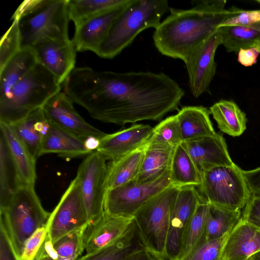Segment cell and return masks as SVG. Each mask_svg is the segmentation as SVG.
I'll return each instance as SVG.
<instances>
[{
    "label": "cell",
    "instance_id": "40",
    "mask_svg": "<svg viewBox=\"0 0 260 260\" xmlns=\"http://www.w3.org/2000/svg\"><path fill=\"white\" fill-rule=\"evenodd\" d=\"M226 25L245 26L260 28V10H244L232 7L228 9L225 19L219 26Z\"/></svg>",
    "mask_w": 260,
    "mask_h": 260
},
{
    "label": "cell",
    "instance_id": "20",
    "mask_svg": "<svg viewBox=\"0 0 260 260\" xmlns=\"http://www.w3.org/2000/svg\"><path fill=\"white\" fill-rule=\"evenodd\" d=\"M260 250V227L240 218L230 232L222 251V260H248Z\"/></svg>",
    "mask_w": 260,
    "mask_h": 260
},
{
    "label": "cell",
    "instance_id": "37",
    "mask_svg": "<svg viewBox=\"0 0 260 260\" xmlns=\"http://www.w3.org/2000/svg\"><path fill=\"white\" fill-rule=\"evenodd\" d=\"M87 226L70 232L52 244L57 257L77 259L84 250V235Z\"/></svg>",
    "mask_w": 260,
    "mask_h": 260
},
{
    "label": "cell",
    "instance_id": "45",
    "mask_svg": "<svg viewBox=\"0 0 260 260\" xmlns=\"http://www.w3.org/2000/svg\"><path fill=\"white\" fill-rule=\"evenodd\" d=\"M259 52L254 47L242 49L238 53V61L244 67H250L255 64Z\"/></svg>",
    "mask_w": 260,
    "mask_h": 260
},
{
    "label": "cell",
    "instance_id": "18",
    "mask_svg": "<svg viewBox=\"0 0 260 260\" xmlns=\"http://www.w3.org/2000/svg\"><path fill=\"white\" fill-rule=\"evenodd\" d=\"M152 131L149 125L135 123L122 130L106 134L100 140L96 151L107 160H117L145 144Z\"/></svg>",
    "mask_w": 260,
    "mask_h": 260
},
{
    "label": "cell",
    "instance_id": "22",
    "mask_svg": "<svg viewBox=\"0 0 260 260\" xmlns=\"http://www.w3.org/2000/svg\"><path fill=\"white\" fill-rule=\"evenodd\" d=\"M209 109L202 106L182 107L175 114L182 142L214 135Z\"/></svg>",
    "mask_w": 260,
    "mask_h": 260
},
{
    "label": "cell",
    "instance_id": "21",
    "mask_svg": "<svg viewBox=\"0 0 260 260\" xmlns=\"http://www.w3.org/2000/svg\"><path fill=\"white\" fill-rule=\"evenodd\" d=\"M92 152L87 148L85 140L49 120L41 141L40 156L54 153L65 158L71 159L87 155Z\"/></svg>",
    "mask_w": 260,
    "mask_h": 260
},
{
    "label": "cell",
    "instance_id": "7",
    "mask_svg": "<svg viewBox=\"0 0 260 260\" xmlns=\"http://www.w3.org/2000/svg\"><path fill=\"white\" fill-rule=\"evenodd\" d=\"M198 187L209 204L233 212H242L251 197L243 170L235 164L203 171Z\"/></svg>",
    "mask_w": 260,
    "mask_h": 260
},
{
    "label": "cell",
    "instance_id": "17",
    "mask_svg": "<svg viewBox=\"0 0 260 260\" xmlns=\"http://www.w3.org/2000/svg\"><path fill=\"white\" fill-rule=\"evenodd\" d=\"M133 217L111 215L105 212L93 224L88 225L84 235L85 255L103 250L116 243L126 233Z\"/></svg>",
    "mask_w": 260,
    "mask_h": 260
},
{
    "label": "cell",
    "instance_id": "19",
    "mask_svg": "<svg viewBox=\"0 0 260 260\" xmlns=\"http://www.w3.org/2000/svg\"><path fill=\"white\" fill-rule=\"evenodd\" d=\"M181 144L200 174L204 171L215 167L232 166L234 164L229 155L225 139L220 133Z\"/></svg>",
    "mask_w": 260,
    "mask_h": 260
},
{
    "label": "cell",
    "instance_id": "5",
    "mask_svg": "<svg viewBox=\"0 0 260 260\" xmlns=\"http://www.w3.org/2000/svg\"><path fill=\"white\" fill-rule=\"evenodd\" d=\"M1 213L10 240L19 258L27 239L47 223L50 213L46 211L34 186L19 185Z\"/></svg>",
    "mask_w": 260,
    "mask_h": 260
},
{
    "label": "cell",
    "instance_id": "4",
    "mask_svg": "<svg viewBox=\"0 0 260 260\" xmlns=\"http://www.w3.org/2000/svg\"><path fill=\"white\" fill-rule=\"evenodd\" d=\"M62 89L56 77L39 62L0 99V122L9 125L42 107Z\"/></svg>",
    "mask_w": 260,
    "mask_h": 260
},
{
    "label": "cell",
    "instance_id": "31",
    "mask_svg": "<svg viewBox=\"0 0 260 260\" xmlns=\"http://www.w3.org/2000/svg\"><path fill=\"white\" fill-rule=\"evenodd\" d=\"M175 148L146 146L140 170L136 181L144 182L151 180L170 170Z\"/></svg>",
    "mask_w": 260,
    "mask_h": 260
},
{
    "label": "cell",
    "instance_id": "12",
    "mask_svg": "<svg viewBox=\"0 0 260 260\" xmlns=\"http://www.w3.org/2000/svg\"><path fill=\"white\" fill-rule=\"evenodd\" d=\"M204 198L195 186L180 188L172 210L166 242L165 258L168 260L179 258L186 230Z\"/></svg>",
    "mask_w": 260,
    "mask_h": 260
},
{
    "label": "cell",
    "instance_id": "24",
    "mask_svg": "<svg viewBox=\"0 0 260 260\" xmlns=\"http://www.w3.org/2000/svg\"><path fill=\"white\" fill-rule=\"evenodd\" d=\"M48 123L49 120L41 108L10 125L36 160L40 156L41 141Z\"/></svg>",
    "mask_w": 260,
    "mask_h": 260
},
{
    "label": "cell",
    "instance_id": "43",
    "mask_svg": "<svg viewBox=\"0 0 260 260\" xmlns=\"http://www.w3.org/2000/svg\"><path fill=\"white\" fill-rule=\"evenodd\" d=\"M241 218L260 227V196L251 195L242 211Z\"/></svg>",
    "mask_w": 260,
    "mask_h": 260
},
{
    "label": "cell",
    "instance_id": "23",
    "mask_svg": "<svg viewBox=\"0 0 260 260\" xmlns=\"http://www.w3.org/2000/svg\"><path fill=\"white\" fill-rule=\"evenodd\" d=\"M1 135L4 138L21 184L34 186L36 180V162L12 127L0 122Z\"/></svg>",
    "mask_w": 260,
    "mask_h": 260
},
{
    "label": "cell",
    "instance_id": "35",
    "mask_svg": "<svg viewBox=\"0 0 260 260\" xmlns=\"http://www.w3.org/2000/svg\"><path fill=\"white\" fill-rule=\"evenodd\" d=\"M126 0H68L70 20L77 25L105 11L124 3Z\"/></svg>",
    "mask_w": 260,
    "mask_h": 260
},
{
    "label": "cell",
    "instance_id": "9",
    "mask_svg": "<svg viewBox=\"0 0 260 260\" xmlns=\"http://www.w3.org/2000/svg\"><path fill=\"white\" fill-rule=\"evenodd\" d=\"M172 185L170 170L149 181H133L108 190L104 211L115 216L133 217L137 211L149 200Z\"/></svg>",
    "mask_w": 260,
    "mask_h": 260
},
{
    "label": "cell",
    "instance_id": "33",
    "mask_svg": "<svg viewBox=\"0 0 260 260\" xmlns=\"http://www.w3.org/2000/svg\"><path fill=\"white\" fill-rule=\"evenodd\" d=\"M209 208V204L204 198L198 205L186 230L181 253L177 260L186 257L206 240L205 227Z\"/></svg>",
    "mask_w": 260,
    "mask_h": 260
},
{
    "label": "cell",
    "instance_id": "26",
    "mask_svg": "<svg viewBox=\"0 0 260 260\" xmlns=\"http://www.w3.org/2000/svg\"><path fill=\"white\" fill-rule=\"evenodd\" d=\"M144 144L108 165L107 189H111L136 180L145 154Z\"/></svg>",
    "mask_w": 260,
    "mask_h": 260
},
{
    "label": "cell",
    "instance_id": "28",
    "mask_svg": "<svg viewBox=\"0 0 260 260\" xmlns=\"http://www.w3.org/2000/svg\"><path fill=\"white\" fill-rule=\"evenodd\" d=\"M209 110L222 133L238 137L245 131L246 114L234 101L221 100L213 104Z\"/></svg>",
    "mask_w": 260,
    "mask_h": 260
},
{
    "label": "cell",
    "instance_id": "34",
    "mask_svg": "<svg viewBox=\"0 0 260 260\" xmlns=\"http://www.w3.org/2000/svg\"><path fill=\"white\" fill-rule=\"evenodd\" d=\"M242 212L226 210L209 204L205 227V239L219 238L231 232L239 221Z\"/></svg>",
    "mask_w": 260,
    "mask_h": 260
},
{
    "label": "cell",
    "instance_id": "1",
    "mask_svg": "<svg viewBox=\"0 0 260 260\" xmlns=\"http://www.w3.org/2000/svg\"><path fill=\"white\" fill-rule=\"evenodd\" d=\"M62 89L92 118L119 125L160 120L178 109L185 94L164 73H116L89 67H75Z\"/></svg>",
    "mask_w": 260,
    "mask_h": 260
},
{
    "label": "cell",
    "instance_id": "36",
    "mask_svg": "<svg viewBox=\"0 0 260 260\" xmlns=\"http://www.w3.org/2000/svg\"><path fill=\"white\" fill-rule=\"evenodd\" d=\"M182 142L179 124L174 115L161 120L153 127L146 145L148 147L175 148Z\"/></svg>",
    "mask_w": 260,
    "mask_h": 260
},
{
    "label": "cell",
    "instance_id": "10",
    "mask_svg": "<svg viewBox=\"0 0 260 260\" xmlns=\"http://www.w3.org/2000/svg\"><path fill=\"white\" fill-rule=\"evenodd\" d=\"M107 159L96 150L87 155L78 167L76 177L87 211L89 224L98 221L104 213L107 189Z\"/></svg>",
    "mask_w": 260,
    "mask_h": 260
},
{
    "label": "cell",
    "instance_id": "15",
    "mask_svg": "<svg viewBox=\"0 0 260 260\" xmlns=\"http://www.w3.org/2000/svg\"><path fill=\"white\" fill-rule=\"evenodd\" d=\"M30 47L38 62L53 74L61 85L75 68L77 51L70 39L43 38Z\"/></svg>",
    "mask_w": 260,
    "mask_h": 260
},
{
    "label": "cell",
    "instance_id": "8",
    "mask_svg": "<svg viewBox=\"0 0 260 260\" xmlns=\"http://www.w3.org/2000/svg\"><path fill=\"white\" fill-rule=\"evenodd\" d=\"M179 189L171 185L147 201L133 216L147 249L154 255L165 257L171 214Z\"/></svg>",
    "mask_w": 260,
    "mask_h": 260
},
{
    "label": "cell",
    "instance_id": "38",
    "mask_svg": "<svg viewBox=\"0 0 260 260\" xmlns=\"http://www.w3.org/2000/svg\"><path fill=\"white\" fill-rule=\"evenodd\" d=\"M230 233L216 239L205 240L186 257L179 260H222V249Z\"/></svg>",
    "mask_w": 260,
    "mask_h": 260
},
{
    "label": "cell",
    "instance_id": "27",
    "mask_svg": "<svg viewBox=\"0 0 260 260\" xmlns=\"http://www.w3.org/2000/svg\"><path fill=\"white\" fill-rule=\"evenodd\" d=\"M147 249L134 219L123 236L113 245L77 260H122L137 251Z\"/></svg>",
    "mask_w": 260,
    "mask_h": 260
},
{
    "label": "cell",
    "instance_id": "3",
    "mask_svg": "<svg viewBox=\"0 0 260 260\" xmlns=\"http://www.w3.org/2000/svg\"><path fill=\"white\" fill-rule=\"evenodd\" d=\"M170 9L167 0H132L116 19L95 53L103 58H114L141 31L149 28L155 29Z\"/></svg>",
    "mask_w": 260,
    "mask_h": 260
},
{
    "label": "cell",
    "instance_id": "6",
    "mask_svg": "<svg viewBox=\"0 0 260 260\" xmlns=\"http://www.w3.org/2000/svg\"><path fill=\"white\" fill-rule=\"evenodd\" d=\"M68 0H38L17 20L21 48L43 38L69 40Z\"/></svg>",
    "mask_w": 260,
    "mask_h": 260
},
{
    "label": "cell",
    "instance_id": "30",
    "mask_svg": "<svg viewBox=\"0 0 260 260\" xmlns=\"http://www.w3.org/2000/svg\"><path fill=\"white\" fill-rule=\"evenodd\" d=\"M16 169L6 142L0 137V211L8 204L12 196L20 185Z\"/></svg>",
    "mask_w": 260,
    "mask_h": 260
},
{
    "label": "cell",
    "instance_id": "47",
    "mask_svg": "<svg viewBox=\"0 0 260 260\" xmlns=\"http://www.w3.org/2000/svg\"><path fill=\"white\" fill-rule=\"evenodd\" d=\"M122 260H155L153 255L147 249L134 252Z\"/></svg>",
    "mask_w": 260,
    "mask_h": 260
},
{
    "label": "cell",
    "instance_id": "49",
    "mask_svg": "<svg viewBox=\"0 0 260 260\" xmlns=\"http://www.w3.org/2000/svg\"><path fill=\"white\" fill-rule=\"evenodd\" d=\"M56 260H77V259L74 258H66L57 257Z\"/></svg>",
    "mask_w": 260,
    "mask_h": 260
},
{
    "label": "cell",
    "instance_id": "32",
    "mask_svg": "<svg viewBox=\"0 0 260 260\" xmlns=\"http://www.w3.org/2000/svg\"><path fill=\"white\" fill-rule=\"evenodd\" d=\"M228 52L238 53L242 49L254 47L260 41V28L239 25H226L217 28Z\"/></svg>",
    "mask_w": 260,
    "mask_h": 260
},
{
    "label": "cell",
    "instance_id": "52",
    "mask_svg": "<svg viewBox=\"0 0 260 260\" xmlns=\"http://www.w3.org/2000/svg\"><path fill=\"white\" fill-rule=\"evenodd\" d=\"M255 1L258 3L260 4V0H256Z\"/></svg>",
    "mask_w": 260,
    "mask_h": 260
},
{
    "label": "cell",
    "instance_id": "50",
    "mask_svg": "<svg viewBox=\"0 0 260 260\" xmlns=\"http://www.w3.org/2000/svg\"><path fill=\"white\" fill-rule=\"evenodd\" d=\"M254 47L260 53V41L258 42V43L254 46Z\"/></svg>",
    "mask_w": 260,
    "mask_h": 260
},
{
    "label": "cell",
    "instance_id": "13",
    "mask_svg": "<svg viewBox=\"0 0 260 260\" xmlns=\"http://www.w3.org/2000/svg\"><path fill=\"white\" fill-rule=\"evenodd\" d=\"M221 45L220 34L216 29L194 51L185 63L192 94L198 98L205 92L210 93L209 86L216 72L215 54Z\"/></svg>",
    "mask_w": 260,
    "mask_h": 260
},
{
    "label": "cell",
    "instance_id": "16",
    "mask_svg": "<svg viewBox=\"0 0 260 260\" xmlns=\"http://www.w3.org/2000/svg\"><path fill=\"white\" fill-rule=\"evenodd\" d=\"M132 0L99 13L75 26L72 41L77 51L95 53L108 34L113 23Z\"/></svg>",
    "mask_w": 260,
    "mask_h": 260
},
{
    "label": "cell",
    "instance_id": "46",
    "mask_svg": "<svg viewBox=\"0 0 260 260\" xmlns=\"http://www.w3.org/2000/svg\"><path fill=\"white\" fill-rule=\"evenodd\" d=\"M57 255L53 247V244L47 236L46 240L36 260H56Z\"/></svg>",
    "mask_w": 260,
    "mask_h": 260
},
{
    "label": "cell",
    "instance_id": "14",
    "mask_svg": "<svg viewBox=\"0 0 260 260\" xmlns=\"http://www.w3.org/2000/svg\"><path fill=\"white\" fill-rule=\"evenodd\" d=\"M73 103L60 91L42 108L49 120L81 139L103 138L106 134L87 122L76 111Z\"/></svg>",
    "mask_w": 260,
    "mask_h": 260
},
{
    "label": "cell",
    "instance_id": "39",
    "mask_svg": "<svg viewBox=\"0 0 260 260\" xmlns=\"http://www.w3.org/2000/svg\"><path fill=\"white\" fill-rule=\"evenodd\" d=\"M21 49L18 22L17 20H14L1 41L0 70Z\"/></svg>",
    "mask_w": 260,
    "mask_h": 260
},
{
    "label": "cell",
    "instance_id": "48",
    "mask_svg": "<svg viewBox=\"0 0 260 260\" xmlns=\"http://www.w3.org/2000/svg\"><path fill=\"white\" fill-rule=\"evenodd\" d=\"M248 260H260V250L253 254Z\"/></svg>",
    "mask_w": 260,
    "mask_h": 260
},
{
    "label": "cell",
    "instance_id": "29",
    "mask_svg": "<svg viewBox=\"0 0 260 260\" xmlns=\"http://www.w3.org/2000/svg\"><path fill=\"white\" fill-rule=\"evenodd\" d=\"M170 175L173 186L181 188L200 185L201 174L182 144L175 148Z\"/></svg>",
    "mask_w": 260,
    "mask_h": 260
},
{
    "label": "cell",
    "instance_id": "51",
    "mask_svg": "<svg viewBox=\"0 0 260 260\" xmlns=\"http://www.w3.org/2000/svg\"><path fill=\"white\" fill-rule=\"evenodd\" d=\"M155 260H161L159 256L153 254Z\"/></svg>",
    "mask_w": 260,
    "mask_h": 260
},
{
    "label": "cell",
    "instance_id": "42",
    "mask_svg": "<svg viewBox=\"0 0 260 260\" xmlns=\"http://www.w3.org/2000/svg\"><path fill=\"white\" fill-rule=\"evenodd\" d=\"M0 260H20L4 223L0 222Z\"/></svg>",
    "mask_w": 260,
    "mask_h": 260
},
{
    "label": "cell",
    "instance_id": "11",
    "mask_svg": "<svg viewBox=\"0 0 260 260\" xmlns=\"http://www.w3.org/2000/svg\"><path fill=\"white\" fill-rule=\"evenodd\" d=\"M88 224L79 181L76 177L50 213L46 223L47 237L53 244L65 235Z\"/></svg>",
    "mask_w": 260,
    "mask_h": 260
},
{
    "label": "cell",
    "instance_id": "44",
    "mask_svg": "<svg viewBox=\"0 0 260 260\" xmlns=\"http://www.w3.org/2000/svg\"><path fill=\"white\" fill-rule=\"evenodd\" d=\"M243 174L251 195L260 196V167L243 170Z\"/></svg>",
    "mask_w": 260,
    "mask_h": 260
},
{
    "label": "cell",
    "instance_id": "41",
    "mask_svg": "<svg viewBox=\"0 0 260 260\" xmlns=\"http://www.w3.org/2000/svg\"><path fill=\"white\" fill-rule=\"evenodd\" d=\"M48 235L46 223L39 228L24 243L20 260H36Z\"/></svg>",
    "mask_w": 260,
    "mask_h": 260
},
{
    "label": "cell",
    "instance_id": "2",
    "mask_svg": "<svg viewBox=\"0 0 260 260\" xmlns=\"http://www.w3.org/2000/svg\"><path fill=\"white\" fill-rule=\"evenodd\" d=\"M224 0H196L189 9L170 8V15L153 35L162 55L185 63L197 48L221 24L228 10Z\"/></svg>",
    "mask_w": 260,
    "mask_h": 260
},
{
    "label": "cell",
    "instance_id": "25",
    "mask_svg": "<svg viewBox=\"0 0 260 260\" xmlns=\"http://www.w3.org/2000/svg\"><path fill=\"white\" fill-rule=\"evenodd\" d=\"M38 62L31 47L21 48L0 70V99Z\"/></svg>",
    "mask_w": 260,
    "mask_h": 260
}]
</instances>
